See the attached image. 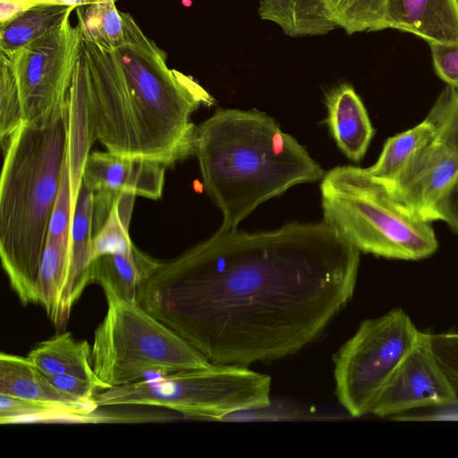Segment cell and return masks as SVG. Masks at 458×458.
I'll return each mask as SVG.
<instances>
[{"instance_id": "4fadbf2b", "label": "cell", "mask_w": 458, "mask_h": 458, "mask_svg": "<svg viewBox=\"0 0 458 458\" xmlns=\"http://www.w3.org/2000/svg\"><path fill=\"white\" fill-rule=\"evenodd\" d=\"M384 27L428 44L458 43V0H387Z\"/></svg>"}, {"instance_id": "5b68a950", "label": "cell", "mask_w": 458, "mask_h": 458, "mask_svg": "<svg viewBox=\"0 0 458 458\" xmlns=\"http://www.w3.org/2000/svg\"><path fill=\"white\" fill-rule=\"evenodd\" d=\"M323 220L360 251L386 259L419 260L438 243L429 222L366 168L339 165L320 183Z\"/></svg>"}, {"instance_id": "4316f807", "label": "cell", "mask_w": 458, "mask_h": 458, "mask_svg": "<svg viewBox=\"0 0 458 458\" xmlns=\"http://www.w3.org/2000/svg\"><path fill=\"white\" fill-rule=\"evenodd\" d=\"M23 124V115L16 81L12 69L0 54V140L3 149Z\"/></svg>"}, {"instance_id": "83f0119b", "label": "cell", "mask_w": 458, "mask_h": 458, "mask_svg": "<svg viewBox=\"0 0 458 458\" xmlns=\"http://www.w3.org/2000/svg\"><path fill=\"white\" fill-rule=\"evenodd\" d=\"M427 119L436 129L435 140L458 154V88L447 86Z\"/></svg>"}, {"instance_id": "8fae6325", "label": "cell", "mask_w": 458, "mask_h": 458, "mask_svg": "<svg viewBox=\"0 0 458 458\" xmlns=\"http://www.w3.org/2000/svg\"><path fill=\"white\" fill-rule=\"evenodd\" d=\"M165 166L143 158L109 151L89 153L82 168V183L92 193L93 235L106 223L124 192L157 199L162 196Z\"/></svg>"}, {"instance_id": "3957f363", "label": "cell", "mask_w": 458, "mask_h": 458, "mask_svg": "<svg viewBox=\"0 0 458 458\" xmlns=\"http://www.w3.org/2000/svg\"><path fill=\"white\" fill-rule=\"evenodd\" d=\"M194 154L220 230L237 229L258 206L326 172L306 148L257 110L219 108L197 125Z\"/></svg>"}, {"instance_id": "f1b7e54d", "label": "cell", "mask_w": 458, "mask_h": 458, "mask_svg": "<svg viewBox=\"0 0 458 458\" xmlns=\"http://www.w3.org/2000/svg\"><path fill=\"white\" fill-rule=\"evenodd\" d=\"M73 209L74 200L67 157L57 198L50 217L47 238L70 239Z\"/></svg>"}, {"instance_id": "5bb4252c", "label": "cell", "mask_w": 458, "mask_h": 458, "mask_svg": "<svg viewBox=\"0 0 458 458\" xmlns=\"http://www.w3.org/2000/svg\"><path fill=\"white\" fill-rule=\"evenodd\" d=\"M92 193L81 182L73 209L69 265L58 305L55 327L67 323L72 309L84 289L91 284Z\"/></svg>"}, {"instance_id": "d4e9b609", "label": "cell", "mask_w": 458, "mask_h": 458, "mask_svg": "<svg viewBox=\"0 0 458 458\" xmlns=\"http://www.w3.org/2000/svg\"><path fill=\"white\" fill-rule=\"evenodd\" d=\"M136 197L134 193L124 192L117 199L106 223L93 235L91 263L101 256L123 254L132 250L129 225Z\"/></svg>"}, {"instance_id": "d6986e66", "label": "cell", "mask_w": 458, "mask_h": 458, "mask_svg": "<svg viewBox=\"0 0 458 458\" xmlns=\"http://www.w3.org/2000/svg\"><path fill=\"white\" fill-rule=\"evenodd\" d=\"M258 13L292 38L322 36L336 28L327 17L323 0H260Z\"/></svg>"}, {"instance_id": "44dd1931", "label": "cell", "mask_w": 458, "mask_h": 458, "mask_svg": "<svg viewBox=\"0 0 458 458\" xmlns=\"http://www.w3.org/2000/svg\"><path fill=\"white\" fill-rule=\"evenodd\" d=\"M116 420L97 411L86 413L55 404L0 394V423H98Z\"/></svg>"}, {"instance_id": "d6a6232c", "label": "cell", "mask_w": 458, "mask_h": 458, "mask_svg": "<svg viewBox=\"0 0 458 458\" xmlns=\"http://www.w3.org/2000/svg\"><path fill=\"white\" fill-rule=\"evenodd\" d=\"M437 214L458 233V176L439 200Z\"/></svg>"}, {"instance_id": "9a60e30c", "label": "cell", "mask_w": 458, "mask_h": 458, "mask_svg": "<svg viewBox=\"0 0 458 458\" xmlns=\"http://www.w3.org/2000/svg\"><path fill=\"white\" fill-rule=\"evenodd\" d=\"M326 106L333 139L348 158L359 162L375 132L361 98L352 85L342 83L327 93Z\"/></svg>"}, {"instance_id": "cb8c5ba5", "label": "cell", "mask_w": 458, "mask_h": 458, "mask_svg": "<svg viewBox=\"0 0 458 458\" xmlns=\"http://www.w3.org/2000/svg\"><path fill=\"white\" fill-rule=\"evenodd\" d=\"M115 1H104L75 8L83 41L92 42L110 50L123 42L124 30L121 12Z\"/></svg>"}, {"instance_id": "4dcf8cb0", "label": "cell", "mask_w": 458, "mask_h": 458, "mask_svg": "<svg viewBox=\"0 0 458 458\" xmlns=\"http://www.w3.org/2000/svg\"><path fill=\"white\" fill-rule=\"evenodd\" d=\"M434 70L448 86L458 88V43H430Z\"/></svg>"}, {"instance_id": "52a82bcc", "label": "cell", "mask_w": 458, "mask_h": 458, "mask_svg": "<svg viewBox=\"0 0 458 458\" xmlns=\"http://www.w3.org/2000/svg\"><path fill=\"white\" fill-rule=\"evenodd\" d=\"M271 377L246 366L213 364L111 387L94 396L99 407L153 405L192 418L222 420L267 408Z\"/></svg>"}, {"instance_id": "f546056e", "label": "cell", "mask_w": 458, "mask_h": 458, "mask_svg": "<svg viewBox=\"0 0 458 458\" xmlns=\"http://www.w3.org/2000/svg\"><path fill=\"white\" fill-rule=\"evenodd\" d=\"M430 344L444 371L458 387V333L430 334Z\"/></svg>"}, {"instance_id": "7c38bea8", "label": "cell", "mask_w": 458, "mask_h": 458, "mask_svg": "<svg viewBox=\"0 0 458 458\" xmlns=\"http://www.w3.org/2000/svg\"><path fill=\"white\" fill-rule=\"evenodd\" d=\"M458 176V154L435 140L391 182L398 199L427 222L439 220L437 204Z\"/></svg>"}, {"instance_id": "484cf974", "label": "cell", "mask_w": 458, "mask_h": 458, "mask_svg": "<svg viewBox=\"0 0 458 458\" xmlns=\"http://www.w3.org/2000/svg\"><path fill=\"white\" fill-rule=\"evenodd\" d=\"M328 19L348 35L385 30L387 0H323Z\"/></svg>"}, {"instance_id": "e0dca14e", "label": "cell", "mask_w": 458, "mask_h": 458, "mask_svg": "<svg viewBox=\"0 0 458 458\" xmlns=\"http://www.w3.org/2000/svg\"><path fill=\"white\" fill-rule=\"evenodd\" d=\"M157 261L135 246L127 253L101 256L91 263V283L100 284L106 298L137 301L139 284Z\"/></svg>"}, {"instance_id": "7402d4cb", "label": "cell", "mask_w": 458, "mask_h": 458, "mask_svg": "<svg viewBox=\"0 0 458 458\" xmlns=\"http://www.w3.org/2000/svg\"><path fill=\"white\" fill-rule=\"evenodd\" d=\"M435 138L436 129L426 118L415 127L389 138L377 162L366 170L372 176L391 182Z\"/></svg>"}, {"instance_id": "6da1fadb", "label": "cell", "mask_w": 458, "mask_h": 458, "mask_svg": "<svg viewBox=\"0 0 458 458\" xmlns=\"http://www.w3.org/2000/svg\"><path fill=\"white\" fill-rule=\"evenodd\" d=\"M360 250L324 220L218 229L140 282L137 301L210 363L246 366L317 341L352 300Z\"/></svg>"}, {"instance_id": "ffe728a7", "label": "cell", "mask_w": 458, "mask_h": 458, "mask_svg": "<svg viewBox=\"0 0 458 458\" xmlns=\"http://www.w3.org/2000/svg\"><path fill=\"white\" fill-rule=\"evenodd\" d=\"M74 7L37 4L0 25V52L9 55L60 25Z\"/></svg>"}, {"instance_id": "2e32d148", "label": "cell", "mask_w": 458, "mask_h": 458, "mask_svg": "<svg viewBox=\"0 0 458 458\" xmlns=\"http://www.w3.org/2000/svg\"><path fill=\"white\" fill-rule=\"evenodd\" d=\"M0 394L86 413L95 412L99 407L95 399L81 400L61 392L27 357L5 352L0 354Z\"/></svg>"}, {"instance_id": "9c48e42d", "label": "cell", "mask_w": 458, "mask_h": 458, "mask_svg": "<svg viewBox=\"0 0 458 458\" xmlns=\"http://www.w3.org/2000/svg\"><path fill=\"white\" fill-rule=\"evenodd\" d=\"M70 16L13 53L0 52L16 81L23 123L47 124L69 106L72 78L82 47L80 28L71 23Z\"/></svg>"}, {"instance_id": "1f68e13d", "label": "cell", "mask_w": 458, "mask_h": 458, "mask_svg": "<svg viewBox=\"0 0 458 458\" xmlns=\"http://www.w3.org/2000/svg\"><path fill=\"white\" fill-rule=\"evenodd\" d=\"M61 392L81 400H92L98 391L105 390L94 381L70 375L47 376Z\"/></svg>"}, {"instance_id": "ac0fdd59", "label": "cell", "mask_w": 458, "mask_h": 458, "mask_svg": "<svg viewBox=\"0 0 458 458\" xmlns=\"http://www.w3.org/2000/svg\"><path fill=\"white\" fill-rule=\"evenodd\" d=\"M27 359L47 376L70 375L94 381L103 386L91 363V347L87 341H77L64 332L37 344Z\"/></svg>"}, {"instance_id": "8992f818", "label": "cell", "mask_w": 458, "mask_h": 458, "mask_svg": "<svg viewBox=\"0 0 458 458\" xmlns=\"http://www.w3.org/2000/svg\"><path fill=\"white\" fill-rule=\"evenodd\" d=\"M106 314L94 333L91 363L107 389L210 362L138 301L106 298Z\"/></svg>"}, {"instance_id": "e575fe53", "label": "cell", "mask_w": 458, "mask_h": 458, "mask_svg": "<svg viewBox=\"0 0 458 458\" xmlns=\"http://www.w3.org/2000/svg\"><path fill=\"white\" fill-rule=\"evenodd\" d=\"M30 2L34 4H60L66 5L70 7H80L82 5H87L93 3L104 2V1H117V0H25Z\"/></svg>"}, {"instance_id": "ba28073f", "label": "cell", "mask_w": 458, "mask_h": 458, "mask_svg": "<svg viewBox=\"0 0 458 458\" xmlns=\"http://www.w3.org/2000/svg\"><path fill=\"white\" fill-rule=\"evenodd\" d=\"M420 331L401 309L363 320L334 355L335 394L352 417L369 414Z\"/></svg>"}, {"instance_id": "30bf717a", "label": "cell", "mask_w": 458, "mask_h": 458, "mask_svg": "<svg viewBox=\"0 0 458 458\" xmlns=\"http://www.w3.org/2000/svg\"><path fill=\"white\" fill-rule=\"evenodd\" d=\"M456 403V387L433 352L430 334L421 332L378 394L369 414L388 417L415 408Z\"/></svg>"}, {"instance_id": "836d02e7", "label": "cell", "mask_w": 458, "mask_h": 458, "mask_svg": "<svg viewBox=\"0 0 458 458\" xmlns=\"http://www.w3.org/2000/svg\"><path fill=\"white\" fill-rule=\"evenodd\" d=\"M35 5L25 0H0V25Z\"/></svg>"}, {"instance_id": "603a6c76", "label": "cell", "mask_w": 458, "mask_h": 458, "mask_svg": "<svg viewBox=\"0 0 458 458\" xmlns=\"http://www.w3.org/2000/svg\"><path fill=\"white\" fill-rule=\"evenodd\" d=\"M70 239L47 238L36 289L38 303L55 324L61 293L69 265Z\"/></svg>"}, {"instance_id": "277c9868", "label": "cell", "mask_w": 458, "mask_h": 458, "mask_svg": "<svg viewBox=\"0 0 458 458\" xmlns=\"http://www.w3.org/2000/svg\"><path fill=\"white\" fill-rule=\"evenodd\" d=\"M69 106L44 125L23 123L4 147L0 258L23 305L38 304L37 278L69 152Z\"/></svg>"}, {"instance_id": "7a4b0ae2", "label": "cell", "mask_w": 458, "mask_h": 458, "mask_svg": "<svg viewBox=\"0 0 458 458\" xmlns=\"http://www.w3.org/2000/svg\"><path fill=\"white\" fill-rule=\"evenodd\" d=\"M124 39L98 85L91 111L106 150L170 166L194 154L192 114L215 98L191 76L170 69L166 54L121 12Z\"/></svg>"}]
</instances>
